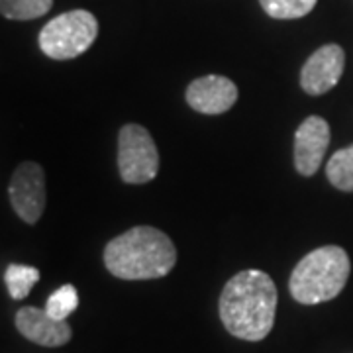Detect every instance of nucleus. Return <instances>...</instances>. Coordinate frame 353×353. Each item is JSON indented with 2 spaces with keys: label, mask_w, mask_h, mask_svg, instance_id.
I'll use <instances>...</instances> for the list:
<instances>
[{
  "label": "nucleus",
  "mask_w": 353,
  "mask_h": 353,
  "mask_svg": "<svg viewBox=\"0 0 353 353\" xmlns=\"http://www.w3.org/2000/svg\"><path fill=\"white\" fill-rule=\"evenodd\" d=\"M277 287L265 271L248 269L228 281L218 312L224 328L238 340H265L277 316Z\"/></svg>",
  "instance_id": "1"
},
{
  "label": "nucleus",
  "mask_w": 353,
  "mask_h": 353,
  "mask_svg": "<svg viewBox=\"0 0 353 353\" xmlns=\"http://www.w3.org/2000/svg\"><path fill=\"white\" fill-rule=\"evenodd\" d=\"M176 263L171 238L152 226L130 228L108 241L104 265L110 275L124 281H150L165 277Z\"/></svg>",
  "instance_id": "2"
},
{
  "label": "nucleus",
  "mask_w": 353,
  "mask_h": 353,
  "mask_svg": "<svg viewBox=\"0 0 353 353\" xmlns=\"http://www.w3.org/2000/svg\"><path fill=\"white\" fill-rule=\"evenodd\" d=\"M352 273L350 255L340 245H324L306 253L292 269L289 279L290 296L296 303H328L340 294Z\"/></svg>",
  "instance_id": "3"
},
{
  "label": "nucleus",
  "mask_w": 353,
  "mask_h": 353,
  "mask_svg": "<svg viewBox=\"0 0 353 353\" xmlns=\"http://www.w3.org/2000/svg\"><path fill=\"white\" fill-rule=\"evenodd\" d=\"M99 22L88 10H69L59 14L41 28L38 36L39 50L51 59H75L94 43Z\"/></svg>",
  "instance_id": "4"
},
{
  "label": "nucleus",
  "mask_w": 353,
  "mask_h": 353,
  "mask_svg": "<svg viewBox=\"0 0 353 353\" xmlns=\"http://www.w3.org/2000/svg\"><path fill=\"white\" fill-rule=\"evenodd\" d=\"M118 171L128 185H143L159 173V152L152 134L139 124H126L118 134Z\"/></svg>",
  "instance_id": "5"
},
{
  "label": "nucleus",
  "mask_w": 353,
  "mask_h": 353,
  "mask_svg": "<svg viewBox=\"0 0 353 353\" xmlns=\"http://www.w3.org/2000/svg\"><path fill=\"white\" fill-rule=\"evenodd\" d=\"M8 196L16 214L26 224H36L46 210V175L34 161H24L14 171Z\"/></svg>",
  "instance_id": "6"
},
{
  "label": "nucleus",
  "mask_w": 353,
  "mask_h": 353,
  "mask_svg": "<svg viewBox=\"0 0 353 353\" xmlns=\"http://www.w3.org/2000/svg\"><path fill=\"white\" fill-rule=\"evenodd\" d=\"M345 67V51L338 43H326L306 59L301 71V87L310 97L326 94L340 83Z\"/></svg>",
  "instance_id": "7"
},
{
  "label": "nucleus",
  "mask_w": 353,
  "mask_h": 353,
  "mask_svg": "<svg viewBox=\"0 0 353 353\" xmlns=\"http://www.w3.org/2000/svg\"><path fill=\"white\" fill-rule=\"evenodd\" d=\"M330 145V124L320 116H308L294 134V167L303 176L320 169Z\"/></svg>",
  "instance_id": "8"
},
{
  "label": "nucleus",
  "mask_w": 353,
  "mask_h": 353,
  "mask_svg": "<svg viewBox=\"0 0 353 353\" xmlns=\"http://www.w3.org/2000/svg\"><path fill=\"white\" fill-rule=\"evenodd\" d=\"M185 99L192 110L206 116H218L228 112L236 104L238 87L228 77L206 75L190 83Z\"/></svg>",
  "instance_id": "9"
},
{
  "label": "nucleus",
  "mask_w": 353,
  "mask_h": 353,
  "mask_svg": "<svg viewBox=\"0 0 353 353\" xmlns=\"http://www.w3.org/2000/svg\"><path fill=\"white\" fill-rule=\"evenodd\" d=\"M14 324L26 340L43 347H61L73 338V330L67 320H55L46 308L24 306L16 312Z\"/></svg>",
  "instance_id": "10"
},
{
  "label": "nucleus",
  "mask_w": 353,
  "mask_h": 353,
  "mask_svg": "<svg viewBox=\"0 0 353 353\" xmlns=\"http://www.w3.org/2000/svg\"><path fill=\"white\" fill-rule=\"evenodd\" d=\"M326 176L336 189L353 192V145H347L330 157Z\"/></svg>",
  "instance_id": "11"
},
{
  "label": "nucleus",
  "mask_w": 353,
  "mask_h": 353,
  "mask_svg": "<svg viewBox=\"0 0 353 353\" xmlns=\"http://www.w3.org/2000/svg\"><path fill=\"white\" fill-rule=\"evenodd\" d=\"M39 281V269L32 265L10 263L4 271V283L14 301H24L32 287Z\"/></svg>",
  "instance_id": "12"
},
{
  "label": "nucleus",
  "mask_w": 353,
  "mask_h": 353,
  "mask_svg": "<svg viewBox=\"0 0 353 353\" xmlns=\"http://www.w3.org/2000/svg\"><path fill=\"white\" fill-rule=\"evenodd\" d=\"M53 0H0V12L8 20H36L48 14Z\"/></svg>",
  "instance_id": "13"
},
{
  "label": "nucleus",
  "mask_w": 353,
  "mask_h": 353,
  "mask_svg": "<svg viewBox=\"0 0 353 353\" xmlns=\"http://www.w3.org/2000/svg\"><path fill=\"white\" fill-rule=\"evenodd\" d=\"M318 0H259L261 8L275 20H296L314 10Z\"/></svg>",
  "instance_id": "14"
},
{
  "label": "nucleus",
  "mask_w": 353,
  "mask_h": 353,
  "mask_svg": "<svg viewBox=\"0 0 353 353\" xmlns=\"http://www.w3.org/2000/svg\"><path fill=\"white\" fill-rule=\"evenodd\" d=\"M79 308V292L73 285H63L53 290L46 303L48 314L55 320H67Z\"/></svg>",
  "instance_id": "15"
}]
</instances>
